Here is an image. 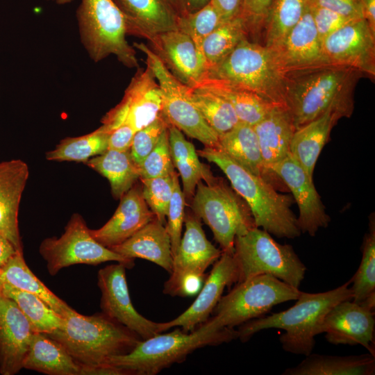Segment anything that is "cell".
<instances>
[{"mask_svg":"<svg viewBox=\"0 0 375 375\" xmlns=\"http://www.w3.org/2000/svg\"><path fill=\"white\" fill-rule=\"evenodd\" d=\"M362 73L350 67L322 63L284 74L285 106L295 129L328 109L351 116L353 91Z\"/></svg>","mask_w":375,"mask_h":375,"instance_id":"cell-1","label":"cell"},{"mask_svg":"<svg viewBox=\"0 0 375 375\" xmlns=\"http://www.w3.org/2000/svg\"><path fill=\"white\" fill-rule=\"evenodd\" d=\"M62 317L60 327L47 335L81 367V375L113 374L108 360L129 353L142 340L102 312L83 315L70 308Z\"/></svg>","mask_w":375,"mask_h":375,"instance_id":"cell-2","label":"cell"},{"mask_svg":"<svg viewBox=\"0 0 375 375\" xmlns=\"http://www.w3.org/2000/svg\"><path fill=\"white\" fill-rule=\"evenodd\" d=\"M350 281L335 289L318 293L301 292L290 308L251 319L239 326L238 338L248 341L256 333L269 328L285 331L279 338L285 351L308 356L315 344V337L326 315L337 303L352 299Z\"/></svg>","mask_w":375,"mask_h":375,"instance_id":"cell-3","label":"cell"},{"mask_svg":"<svg viewBox=\"0 0 375 375\" xmlns=\"http://www.w3.org/2000/svg\"><path fill=\"white\" fill-rule=\"evenodd\" d=\"M198 156L215 164L229 180L232 188L245 201L256 227L277 238L293 239L301 233L291 210V195L278 193L262 177L253 174L217 147H204Z\"/></svg>","mask_w":375,"mask_h":375,"instance_id":"cell-4","label":"cell"},{"mask_svg":"<svg viewBox=\"0 0 375 375\" xmlns=\"http://www.w3.org/2000/svg\"><path fill=\"white\" fill-rule=\"evenodd\" d=\"M176 328L170 333L142 340L129 353L109 358L106 365L116 369L120 375H156L183 362L197 349L238 339L234 328L212 331L204 323L189 332Z\"/></svg>","mask_w":375,"mask_h":375,"instance_id":"cell-5","label":"cell"},{"mask_svg":"<svg viewBox=\"0 0 375 375\" xmlns=\"http://www.w3.org/2000/svg\"><path fill=\"white\" fill-rule=\"evenodd\" d=\"M190 203L192 212L212 231L222 251L233 253L235 237L256 227L245 201L208 167Z\"/></svg>","mask_w":375,"mask_h":375,"instance_id":"cell-6","label":"cell"},{"mask_svg":"<svg viewBox=\"0 0 375 375\" xmlns=\"http://www.w3.org/2000/svg\"><path fill=\"white\" fill-rule=\"evenodd\" d=\"M285 72L271 49L245 38L203 78L225 81L251 91L274 105L285 106Z\"/></svg>","mask_w":375,"mask_h":375,"instance_id":"cell-7","label":"cell"},{"mask_svg":"<svg viewBox=\"0 0 375 375\" xmlns=\"http://www.w3.org/2000/svg\"><path fill=\"white\" fill-rule=\"evenodd\" d=\"M301 292L270 274L255 276L236 283L226 295L222 296L212 317L204 323L213 331L233 329L264 316L277 304L296 300Z\"/></svg>","mask_w":375,"mask_h":375,"instance_id":"cell-8","label":"cell"},{"mask_svg":"<svg viewBox=\"0 0 375 375\" xmlns=\"http://www.w3.org/2000/svg\"><path fill=\"white\" fill-rule=\"evenodd\" d=\"M76 18L81 42L92 60L112 55L127 67H139L135 48L126 40L124 17L113 0H81Z\"/></svg>","mask_w":375,"mask_h":375,"instance_id":"cell-9","label":"cell"},{"mask_svg":"<svg viewBox=\"0 0 375 375\" xmlns=\"http://www.w3.org/2000/svg\"><path fill=\"white\" fill-rule=\"evenodd\" d=\"M233 256L238 269V283L270 274L299 288L307 270L291 245L278 243L270 233L258 227L235 237Z\"/></svg>","mask_w":375,"mask_h":375,"instance_id":"cell-10","label":"cell"},{"mask_svg":"<svg viewBox=\"0 0 375 375\" xmlns=\"http://www.w3.org/2000/svg\"><path fill=\"white\" fill-rule=\"evenodd\" d=\"M134 48L146 56V65L152 71L162 95V115L174 126L204 147H216L219 136L208 124L191 99V88L178 80L147 44L134 43Z\"/></svg>","mask_w":375,"mask_h":375,"instance_id":"cell-11","label":"cell"},{"mask_svg":"<svg viewBox=\"0 0 375 375\" xmlns=\"http://www.w3.org/2000/svg\"><path fill=\"white\" fill-rule=\"evenodd\" d=\"M39 251L51 276L73 265H97L108 261H116L131 269L134 266L135 260L97 242L83 217L78 213L71 216L60 237L45 238L40 245Z\"/></svg>","mask_w":375,"mask_h":375,"instance_id":"cell-12","label":"cell"},{"mask_svg":"<svg viewBox=\"0 0 375 375\" xmlns=\"http://www.w3.org/2000/svg\"><path fill=\"white\" fill-rule=\"evenodd\" d=\"M162 112V95L156 77L148 66L138 67L122 99L103 117L101 126L110 133L122 124H128L138 131Z\"/></svg>","mask_w":375,"mask_h":375,"instance_id":"cell-13","label":"cell"},{"mask_svg":"<svg viewBox=\"0 0 375 375\" xmlns=\"http://www.w3.org/2000/svg\"><path fill=\"white\" fill-rule=\"evenodd\" d=\"M126 266L118 262L99 270L97 285L101 292L100 307L102 313L127 327L142 340L160 331V322L151 321L134 308L128 292Z\"/></svg>","mask_w":375,"mask_h":375,"instance_id":"cell-14","label":"cell"},{"mask_svg":"<svg viewBox=\"0 0 375 375\" xmlns=\"http://www.w3.org/2000/svg\"><path fill=\"white\" fill-rule=\"evenodd\" d=\"M375 33L365 19H354L326 38L322 53L326 62L375 75Z\"/></svg>","mask_w":375,"mask_h":375,"instance_id":"cell-15","label":"cell"},{"mask_svg":"<svg viewBox=\"0 0 375 375\" xmlns=\"http://www.w3.org/2000/svg\"><path fill=\"white\" fill-rule=\"evenodd\" d=\"M184 223L185 230L173 258L170 276L164 284V294L171 296H174L185 278L205 276L206 269L219 259L222 252L207 239L201 219L192 212H185Z\"/></svg>","mask_w":375,"mask_h":375,"instance_id":"cell-16","label":"cell"},{"mask_svg":"<svg viewBox=\"0 0 375 375\" xmlns=\"http://www.w3.org/2000/svg\"><path fill=\"white\" fill-rule=\"evenodd\" d=\"M374 308L351 299L335 305L326 315L319 328L332 344L362 345L375 356Z\"/></svg>","mask_w":375,"mask_h":375,"instance_id":"cell-17","label":"cell"},{"mask_svg":"<svg viewBox=\"0 0 375 375\" xmlns=\"http://www.w3.org/2000/svg\"><path fill=\"white\" fill-rule=\"evenodd\" d=\"M271 170L292 192L299 208L297 223L301 233L314 236L321 228H326L331 221L310 177L290 153L274 164Z\"/></svg>","mask_w":375,"mask_h":375,"instance_id":"cell-18","label":"cell"},{"mask_svg":"<svg viewBox=\"0 0 375 375\" xmlns=\"http://www.w3.org/2000/svg\"><path fill=\"white\" fill-rule=\"evenodd\" d=\"M238 281V269L233 253L222 251L194 302L176 318L160 322L161 333L174 327L186 332L193 331L208 319L225 288H230Z\"/></svg>","mask_w":375,"mask_h":375,"instance_id":"cell-19","label":"cell"},{"mask_svg":"<svg viewBox=\"0 0 375 375\" xmlns=\"http://www.w3.org/2000/svg\"><path fill=\"white\" fill-rule=\"evenodd\" d=\"M151 49L181 83L194 88L203 79L207 67L202 53L190 36L176 29L153 37Z\"/></svg>","mask_w":375,"mask_h":375,"instance_id":"cell-20","label":"cell"},{"mask_svg":"<svg viewBox=\"0 0 375 375\" xmlns=\"http://www.w3.org/2000/svg\"><path fill=\"white\" fill-rule=\"evenodd\" d=\"M35 331L10 299L0 294V374L15 375L23 360Z\"/></svg>","mask_w":375,"mask_h":375,"instance_id":"cell-21","label":"cell"},{"mask_svg":"<svg viewBox=\"0 0 375 375\" xmlns=\"http://www.w3.org/2000/svg\"><path fill=\"white\" fill-rule=\"evenodd\" d=\"M119 199L112 217L101 228L90 229L92 237L108 248L122 243L155 218L138 184L135 183Z\"/></svg>","mask_w":375,"mask_h":375,"instance_id":"cell-22","label":"cell"},{"mask_svg":"<svg viewBox=\"0 0 375 375\" xmlns=\"http://www.w3.org/2000/svg\"><path fill=\"white\" fill-rule=\"evenodd\" d=\"M272 51L284 72L325 62L310 4L304 14L283 41Z\"/></svg>","mask_w":375,"mask_h":375,"instance_id":"cell-23","label":"cell"},{"mask_svg":"<svg viewBox=\"0 0 375 375\" xmlns=\"http://www.w3.org/2000/svg\"><path fill=\"white\" fill-rule=\"evenodd\" d=\"M28 175V165L22 160L0 162V234L20 251L18 212Z\"/></svg>","mask_w":375,"mask_h":375,"instance_id":"cell-24","label":"cell"},{"mask_svg":"<svg viewBox=\"0 0 375 375\" xmlns=\"http://www.w3.org/2000/svg\"><path fill=\"white\" fill-rule=\"evenodd\" d=\"M122 11L127 35L148 41L177 29L178 15L165 0H113Z\"/></svg>","mask_w":375,"mask_h":375,"instance_id":"cell-25","label":"cell"},{"mask_svg":"<svg viewBox=\"0 0 375 375\" xmlns=\"http://www.w3.org/2000/svg\"><path fill=\"white\" fill-rule=\"evenodd\" d=\"M109 249L126 258L152 262L169 274L172 271L173 255L170 237L165 224L156 217L128 239Z\"/></svg>","mask_w":375,"mask_h":375,"instance_id":"cell-26","label":"cell"},{"mask_svg":"<svg viewBox=\"0 0 375 375\" xmlns=\"http://www.w3.org/2000/svg\"><path fill=\"white\" fill-rule=\"evenodd\" d=\"M253 128L264 165L272 172L271 167L290 153L291 140L296 130L291 115L285 106L275 105Z\"/></svg>","mask_w":375,"mask_h":375,"instance_id":"cell-27","label":"cell"},{"mask_svg":"<svg viewBox=\"0 0 375 375\" xmlns=\"http://www.w3.org/2000/svg\"><path fill=\"white\" fill-rule=\"evenodd\" d=\"M216 147L253 174L271 183L275 188L278 183H283L265 166L253 126L240 122L232 129L219 136Z\"/></svg>","mask_w":375,"mask_h":375,"instance_id":"cell-28","label":"cell"},{"mask_svg":"<svg viewBox=\"0 0 375 375\" xmlns=\"http://www.w3.org/2000/svg\"><path fill=\"white\" fill-rule=\"evenodd\" d=\"M342 116L331 108L295 130L290 153L312 177L317 160L329 139L331 129Z\"/></svg>","mask_w":375,"mask_h":375,"instance_id":"cell-29","label":"cell"},{"mask_svg":"<svg viewBox=\"0 0 375 375\" xmlns=\"http://www.w3.org/2000/svg\"><path fill=\"white\" fill-rule=\"evenodd\" d=\"M22 366L49 375H81V367L62 346L42 333L33 334Z\"/></svg>","mask_w":375,"mask_h":375,"instance_id":"cell-30","label":"cell"},{"mask_svg":"<svg viewBox=\"0 0 375 375\" xmlns=\"http://www.w3.org/2000/svg\"><path fill=\"white\" fill-rule=\"evenodd\" d=\"M375 356L370 353L351 356L310 353L300 363L287 368L283 375H374Z\"/></svg>","mask_w":375,"mask_h":375,"instance_id":"cell-31","label":"cell"},{"mask_svg":"<svg viewBox=\"0 0 375 375\" xmlns=\"http://www.w3.org/2000/svg\"><path fill=\"white\" fill-rule=\"evenodd\" d=\"M85 164L108 180L115 199H119L140 178L138 167L131 158L130 149L125 151L107 149Z\"/></svg>","mask_w":375,"mask_h":375,"instance_id":"cell-32","label":"cell"},{"mask_svg":"<svg viewBox=\"0 0 375 375\" xmlns=\"http://www.w3.org/2000/svg\"><path fill=\"white\" fill-rule=\"evenodd\" d=\"M197 86L223 97L232 106L240 122L253 126L275 106L251 91L217 79L206 78Z\"/></svg>","mask_w":375,"mask_h":375,"instance_id":"cell-33","label":"cell"},{"mask_svg":"<svg viewBox=\"0 0 375 375\" xmlns=\"http://www.w3.org/2000/svg\"><path fill=\"white\" fill-rule=\"evenodd\" d=\"M0 284L39 297L62 316L71 308L32 272L25 262L23 251H17L0 270Z\"/></svg>","mask_w":375,"mask_h":375,"instance_id":"cell-34","label":"cell"},{"mask_svg":"<svg viewBox=\"0 0 375 375\" xmlns=\"http://www.w3.org/2000/svg\"><path fill=\"white\" fill-rule=\"evenodd\" d=\"M168 131L172 162L181 176L185 199L190 202L208 166L200 162L194 146L180 130L169 125Z\"/></svg>","mask_w":375,"mask_h":375,"instance_id":"cell-35","label":"cell"},{"mask_svg":"<svg viewBox=\"0 0 375 375\" xmlns=\"http://www.w3.org/2000/svg\"><path fill=\"white\" fill-rule=\"evenodd\" d=\"M249 29L241 15L224 22L203 40L201 52L207 70L222 62L247 38Z\"/></svg>","mask_w":375,"mask_h":375,"instance_id":"cell-36","label":"cell"},{"mask_svg":"<svg viewBox=\"0 0 375 375\" xmlns=\"http://www.w3.org/2000/svg\"><path fill=\"white\" fill-rule=\"evenodd\" d=\"M0 294L16 303L35 332L50 333L62 325V316L39 297L6 284H0Z\"/></svg>","mask_w":375,"mask_h":375,"instance_id":"cell-37","label":"cell"},{"mask_svg":"<svg viewBox=\"0 0 375 375\" xmlns=\"http://www.w3.org/2000/svg\"><path fill=\"white\" fill-rule=\"evenodd\" d=\"M109 133L102 127L78 137H67L46 153L48 160L85 162L108 149Z\"/></svg>","mask_w":375,"mask_h":375,"instance_id":"cell-38","label":"cell"},{"mask_svg":"<svg viewBox=\"0 0 375 375\" xmlns=\"http://www.w3.org/2000/svg\"><path fill=\"white\" fill-rule=\"evenodd\" d=\"M310 0H272L265 22V47L273 49L279 44L300 20Z\"/></svg>","mask_w":375,"mask_h":375,"instance_id":"cell-39","label":"cell"},{"mask_svg":"<svg viewBox=\"0 0 375 375\" xmlns=\"http://www.w3.org/2000/svg\"><path fill=\"white\" fill-rule=\"evenodd\" d=\"M362 258L358 269L351 278L352 301L375 308V224L369 222V233L362 244Z\"/></svg>","mask_w":375,"mask_h":375,"instance_id":"cell-40","label":"cell"},{"mask_svg":"<svg viewBox=\"0 0 375 375\" xmlns=\"http://www.w3.org/2000/svg\"><path fill=\"white\" fill-rule=\"evenodd\" d=\"M191 99L218 136L228 132L240 122L233 108L226 99L204 88H191Z\"/></svg>","mask_w":375,"mask_h":375,"instance_id":"cell-41","label":"cell"},{"mask_svg":"<svg viewBox=\"0 0 375 375\" xmlns=\"http://www.w3.org/2000/svg\"><path fill=\"white\" fill-rule=\"evenodd\" d=\"M223 22L219 12L210 1L196 12L179 16L177 29L190 36L202 53L201 44L203 40Z\"/></svg>","mask_w":375,"mask_h":375,"instance_id":"cell-42","label":"cell"},{"mask_svg":"<svg viewBox=\"0 0 375 375\" xmlns=\"http://www.w3.org/2000/svg\"><path fill=\"white\" fill-rule=\"evenodd\" d=\"M176 174L174 172L170 175L141 180L143 198L155 217L162 224H166Z\"/></svg>","mask_w":375,"mask_h":375,"instance_id":"cell-43","label":"cell"},{"mask_svg":"<svg viewBox=\"0 0 375 375\" xmlns=\"http://www.w3.org/2000/svg\"><path fill=\"white\" fill-rule=\"evenodd\" d=\"M138 171L140 180L167 176L175 172L170 153L168 128L138 166Z\"/></svg>","mask_w":375,"mask_h":375,"instance_id":"cell-44","label":"cell"},{"mask_svg":"<svg viewBox=\"0 0 375 375\" xmlns=\"http://www.w3.org/2000/svg\"><path fill=\"white\" fill-rule=\"evenodd\" d=\"M169 126V124L162 113L151 124L135 132L130 147V153L138 167L156 146Z\"/></svg>","mask_w":375,"mask_h":375,"instance_id":"cell-45","label":"cell"},{"mask_svg":"<svg viewBox=\"0 0 375 375\" xmlns=\"http://www.w3.org/2000/svg\"><path fill=\"white\" fill-rule=\"evenodd\" d=\"M185 199L178 180V174L174 177L173 194L167 214L165 227L169 235L173 258L176 254L182 238V228L185 217Z\"/></svg>","mask_w":375,"mask_h":375,"instance_id":"cell-46","label":"cell"},{"mask_svg":"<svg viewBox=\"0 0 375 375\" xmlns=\"http://www.w3.org/2000/svg\"><path fill=\"white\" fill-rule=\"evenodd\" d=\"M310 9L322 43L328 35L349 22L354 20L339 15L328 9L314 5L311 3L310 1Z\"/></svg>","mask_w":375,"mask_h":375,"instance_id":"cell-47","label":"cell"},{"mask_svg":"<svg viewBox=\"0 0 375 375\" xmlns=\"http://www.w3.org/2000/svg\"><path fill=\"white\" fill-rule=\"evenodd\" d=\"M272 0H242L240 15L242 17L249 31L265 22Z\"/></svg>","mask_w":375,"mask_h":375,"instance_id":"cell-48","label":"cell"},{"mask_svg":"<svg viewBox=\"0 0 375 375\" xmlns=\"http://www.w3.org/2000/svg\"><path fill=\"white\" fill-rule=\"evenodd\" d=\"M310 1L314 5L353 19H364L360 0H310Z\"/></svg>","mask_w":375,"mask_h":375,"instance_id":"cell-49","label":"cell"},{"mask_svg":"<svg viewBox=\"0 0 375 375\" xmlns=\"http://www.w3.org/2000/svg\"><path fill=\"white\" fill-rule=\"evenodd\" d=\"M136 131L128 124H122L109 133L108 149L125 151L130 149Z\"/></svg>","mask_w":375,"mask_h":375,"instance_id":"cell-50","label":"cell"},{"mask_svg":"<svg viewBox=\"0 0 375 375\" xmlns=\"http://www.w3.org/2000/svg\"><path fill=\"white\" fill-rule=\"evenodd\" d=\"M224 22L240 15L242 0H210Z\"/></svg>","mask_w":375,"mask_h":375,"instance_id":"cell-51","label":"cell"},{"mask_svg":"<svg viewBox=\"0 0 375 375\" xmlns=\"http://www.w3.org/2000/svg\"><path fill=\"white\" fill-rule=\"evenodd\" d=\"M17 251H17L9 240L0 234V270Z\"/></svg>","mask_w":375,"mask_h":375,"instance_id":"cell-52","label":"cell"},{"mask_svg":"<svg viewBox=\"0 0 375 375\" xmlns=\"http://www.w3.org/2000/svg\"><path fill=\"white\" fill-rule=\"evenodd\" d=\"M365 19L372 31L375 33V0H360Z\"/></svg>","mask_w":375,"mask_h":375,"instance_id":"cell-53","label":"cell"},{"mask_svg":"<svg viewBox=\"0 0 375 375\" xmlns=\"http://www.w3.org/2000/svg\"><path fill=\"white\" fill-rule=\"evenodd\" d=\"M210 1V0H182L185 14L196 12Z\"/></svg>","mask_w":375,"mask_h":375,"instance_id":"cell-54","label":"cell"},{"mask_svg":"<svg viewBox=\"0 0 375 375\" xmlns=\"http://www.w3.org/2000/svg\"><path fill=\"white\" fill-rule=\"evenodd\" d=\"M175 11L178 17L185 14L182 0H165Z\"/></svg>","mask_w":375,"mask_h":375,"instance_id":"cell-55","label":"cell"},{"mask_svg":"<svg viewBox=\"0 0 375 375\" xmlns=\"http://www.w3.org/2000/svg\"><path fill=\"white\" fill-rule=\"evenodd\" d=\"M51 1H53L55 3H56L58 4H60V5H64V4L71 3L74 0H51Z\"/></svg>","mask_w":375,"mask_h":375,"instance_id":"cell-56","label":"cell"}]
</instances>
